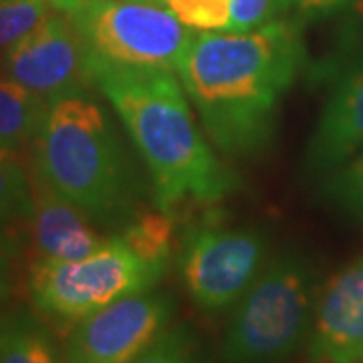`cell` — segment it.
Listing matches in <instances>:
<instances>
[{
    "label": "cell",
    "mask_w": 363,
    "mask_h": 363,
    "mask_svg": "<svg viewBox=\"0 0 363 363\" xmlns=\"http://www.w3.org/2000/svg\"><path fill=\"white\" fill-rule=\"evenodd\" d=\"M4 69L45 101L87 93L93 81L89 52L71 14H49L2 57Z\"/></svg>",
    "instance_id": "9c48e42d"
},
{
    "label": "cell",
    "mask_w": 363,
    "mask_h": 363,
    "mask_svg": "<svg viewBox=\"0 0 363 363\" xmlns=\"http://www.w3.org/2000/svg\"><path fill=\"white\" fill-rule=\"evenodd\" d=\"M28 176L33 196L28 230L37 259L77 260L104 245L105 238L95 233L81 208L59 194L33 166Z\"/></svg>",
    "instance_id": "7c38bea8"
},
{
    "label": "cell",
    "mask_w": 363,
    "mask_h": 363,
    "mask_svg": "<svg viewBox=\"0 0 363 363\" xmlns=\"http://www.w3.org/2000/svg\"><path fill=\"white\" fill-rule=\"evenodd\" d=\"M307 357L311 363H363V257L319 291Z\"/></svg>",
    "instance_id": "8fae6325"
},
{
    "label": "cell",
    "mask_w": 363,
    "mask_h": 363,
    "mask_svg": "<svg viewBox=\"0 0 363 363\" xmlns=\"http://www.w3.org/2000/svg\"><path fill=\"white\" fill-rule=\"evenodd\" d=\"M353 0H297L295 6L298 13L305 16H319V14H327L337 11L341 6H347Z\"/></svg>",
    "instance_id": "7402d4cb"
},
{
    "label": "cell",
    "mask_w": 363,
    "mask_h": 363,
    "mask_svg": "<svg viewBox=\"0 0 363 363\" xmlns=\"http://www.w3.org/2000/svg\"><path fill=\"white\" fill-rule=\"evenodd\" d=\"M303 67V33L281 18L242 33H196L176 73L214 147L248 157L272 143L281 104Z\"/></svg>",
    "instance_id": "6da1fadb"
},
{
    "label": "cell",
    "mask_w": 363,
    "mask_h": 363,
    "mask_svg": "<svg viewBox=\"0 0 363 363\" xmlns=\"http://www.w3.org/2000/svg\"><path fill=\"white\" fill-rule=\"evenodd\" d=\"M267 257L269 238L259 228L202 222L182 236L178 267L196 305L208 313H222L257 281Z\"/></svg>",
    "instance_id": "52a82bcc"
},
{
    "label": "cell",
    "mask_w": 363,
    "mask_h": 363,
    "mask_svg": "<svg viewBox=\"0 0 363 363\" xmlns=\"http://www.w3.org/2000/svg\"><path fill=\"white\" fill-rule=\"evenodd\" d=\"M182 25L200 33L228 30L233 21V0H164Z\"/></svg>",
    "instance_id": "d6986e66"
},
{
    "label": "cell",
    "mask_w": 363,
    "mask_h": 363,
    "mask_svg": "<svg viewBox=\"0 0 363 363\" xmlns=\"http://www.w3.org/2000/svg\"><path fill=\"white\" fill-rule=\"evenodd\" d=\"M164 274V269L140 259L116 234L83 259H37L26 285L45 319L75 327L117 298L154 289Z\"/></svg>",
    "instance_id": "5b68a950"
},
{
    "label": "cell",
    "mask_w": 363,
    "mask_h": 363,
    "mask_svg": "<svg viewBox=\"0 0 363 363\" xmlns=\"http://www.w3.org/2000/svg\"><path fill=\"white\" fill-rule=\"evenodd\" d=\"M6 293V267H4V259L0 252V297Z\"/></svg>",
    "instance_id": "cb8c5ba5"
},
{
    "label": "cell",
    "mask_w": 363,
    "mask_h": 363,
    "mask_svg": "<svg viewBox=\"0 0 363 363\" xmlns=\"http://www.w3.org/2000/svg\"><path fill=\"white\" fill-rule=\"evenodd\" d=\"M87 2H91V0H49V4H51L52 9H55L57 13L63 14H75L77 11H81Z\"/></svg>",
    "instance_id": "603a6c76"
},
{
    "label": "cell",
    "mask_w": 363,
    "mask_h": 363,
    "mask_svg": "<svg viewBox=\"0 0 363 363\" xmlns=\"http://www.w3.org/2000/svg\"><path fill=\"white\" fill-rule=\"evenodd\" d=\"M91 73L147 166L156 208L176 214L184 204H214L238 190L240 178L196 125L176 71L91 63Z\"/></svg>",
    "instance_id": "7a4b0ae2"
},
{
    "label": "cell",
    "mask_w": 363,
    "mask_h": 363,
    "mask_svg": "<svg viewBox=\"0 0 363 363\" xmlns=\"http://www.w3.org/2000/svg\"><path fill=\"white\" fill-rule=\"evenodd\" d=\"M0 363H63L47 325L18 311L0 323Z\"/></svg>",
    "instance_id": "9a60e30c"
},
{
    "label": "cell",
    "mask_w": 363,
    "mask_h": 363,
    "mask_svg": "<svg viewBox=\"0 0 363 363\" xmlns=\"http://www.w3.org/2000/svg\"><path fill=\"white\" fill-rule=\"evenodd\" d=\"M321 198L345 218L363 224V150L325 176Z\"/></svg>",
    "instance_id": "e0dca14e"
},
{
    "label": "cell",
    "mask_w": 363,
    "mask_h": 363,
    "mask_svg": "<svg viewBox=\"0 0 363 363\" xmlns=\"http://www.w3.org/2000/svg\"><path fill=\"white\" fill-rule=\"evenodd\" d=\"M319 286L309 260L295 250L272 259L234 305L222 337L224 363H281L311 333Z\"/></svg>",
    "instance_id": "277c9868"
},
{
    "label": "cell",
    "mask_w": 363,
    "mask_h": 363,
    "mask_svg": "<svg viewBox=\"0 0 363 363\" xmlns=\"http://www.w3.org/2000/svg\"><path fill=\"white\" fill-rule=\"evenodd\" d=\"M174 298L142 291L79 321L67 341V363H133L169 327Z\"/></svg>",
    "instance_id": "ba28073f"
},
{
    "label": "cell",
    "mask_w": 363,
    "mask_h": 363,
    "mask_svg": "<svg viewBox=\"0 0 363 363\" xmlns=\"http://www.w3.org/2000/svg\"><path fill=\"white\" fill-rule=\"evenodd\" d=\"M71 18L91 63L123 69L176 71L196 35L164 4L142 0H91Z\"/></svg>",
    "instance_id": "8992f818"
},
{
    "label": "cell",
    "mask_w": 363,
    "mask_h": 363,
    "mask_svg": "<svg viewBox=\"0 0 363 363\" xmlns=\"http://www.w3.org/2000/svg\"><path fill=\"white\" fill-rule=\"evenodd\" d=\"M30 166L95 224L125 226L140 214V172L109 116L87 93L52 101Z\"/></svg>",
    "instance_id": "3957f363"
},
{
    "label": "cell",
    "mask_w": 363,
    "mask_h": 363,
    "mask_svg": "<svg viewBox=\"0 0 363 363\" xmlns=\"http://www.w3.org/2000/svg\"><path fill=\"white\" fill-rule=\"evenodd\" d=\"M363 150V52L339 65L307 143L305 172L325 178Z\"/></svg>",
    "instance_id": "30bf717a"
},
{
    "label": "cell",
    "mask_w": 363,
    "mask_h": 363,
    "mask_svg": "<svg viewBox=\"0 0 363 363\" xmlns=\"http://www.w3.org/2000/svg\"><path fill=\"white\" fill-rule=\"evenodd\" d=\"M142 2H154V4H164V0H142Z\"/></svg>",
    "instance_id": "d4e9b609"
},
{
    "label": "cell",
    "mask_w": 363,
    "mask_h": 363,
    "mask_svg": "<svg viewBox=\"0 0 363 363\" xmlns=\"http://www.w3.org/2000/svg\"><path fill=\"white\" fill-rule=\"evenodd\" d=\"M33 210L30 176L18 152L0 147V250L28 226Z\"/></svg>",
    "instance_id": "5bb4252c"
},
{
    "label": "cell",
    "mask_w": 363,
    "mask_h": 363,
    "mask_svg": "<svg viewBox=\"0 0 363 363\" xmlns=\"http://www.w3.org/2000/svg\"><path fill=\"white\" fill-rule=\"evenodd\" d=\"M133 363H206L186 325L168 327Z\"/></svg>",
    "instance_id": "ffe728a7"
},
{
    "label": "cell",
    "mask_w": 363,
    "mask_h": 363,
    "mask_svg": "<svg viewBox=\"0 0 363 363\" xmlns=\"http://www.w3.org/2000/svg\"><path fill=\"white\" fill-rule=\"evenodd\" d=\"M176 214L157 208L156 212H140L131 218L117 236L145 262L168 271L174 240H176Z\"/></svg>",
    "instance_id": "2e32d148"
},
{
    "label": "cell",
    "mask_w": 363,
    "mask_h": 363,
    "mask_svg": "<svg viewBox=\"0 0 363 363\" xmlns=\"http://www.w3.org/2000/svg\"><path fill=\"white\" fill-rule=\"evenodd\" d=\"M49 0H0V57L51 14Z\"/></svg>",
    "instance_id": "ac0fdd59"
},
{
    "label": "cell",
    "mask_w": 363,
    "mask_h": 363,
    "mask_svg": "<svg viewBox=\"0 0 363 363\" xmlns=\"http://www.w3.org/2000/svg\"><path fill=\"white\" fill-rule=\"evenodd\" d=\"M295 2L297 0H233V21L228 30L242 33L281 21Z\"/></svg>",
    "instance_id": "44dd1931"
},
{
    "label": "cell",
    "mask_w": 363,
    "mask_h": 363,
    "mask_svg": "<svg viewBox=\"0 0 363 363\" xmlns=\"http://www.w3.org/2000/svg\"><path fill=\"white\" fill-rule=\"evenodd\" d=\"M49 107V101L11 77L0 57V147L21 154L33 145Z\"/></svg>",
    "instance_id": "4fadbf2b"
}]
</instances>
